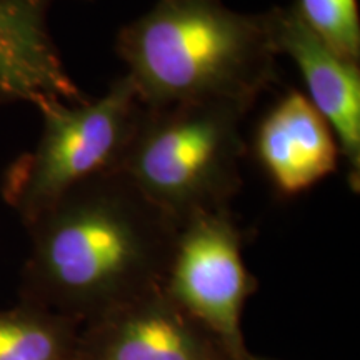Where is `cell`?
<instances>
[{"instance_id":"cell-1","label":"cell","mask_w":360,"mask_h":360,"mask_svg":"<svg viewBox=\"0 0 360 360\" xmlns=\"http://www.w3.org/2000/svg\"><path fill=\"white\" fill-rule=\"evenodd\" d=\"M27 229L19 300L84 327L162 289L179 227L110 172L72 187Z\"/></svg>"},{"instance_id":"cell-9","label":"cell","mask_w":360,"mask_h":360,"mask_svg":"<svg viewBox=\"0 0 360 360\" xmlns=\"http://www.w3.org/2000/svg\"><path fill=\"white\" fill-rule=\"evenodd\" d=\"M254 152L283 197L307 192L337 172L339 142L304 92L292 89L260 120Z\"/></svg>"},{"instance_id":"cell-5","label":"cell","mask_w":360,"mask_h":360,"mask_svg":"<svg viewBox=\"0 0 360 360\" xmlns=\"http://www.w3.org/2000/svg\"><path fill=\"white\" fill-rule=\"evenodd\" d=\"M244 232L231 209L179 225L162 290L219 342L231 360H249L242 314L259 282L247 269Z\"/></svg>"},{"instance_id":"cell-6","label":"cell","mask_w":360,"mask_h":360,"mask_svg":"<svg viewBox=\"0 0 360 360\" xmlns=\"http://www.w3.org/2000/svg\"><path fill=\"white\" fill-rule=\"evenodd\" d=\"M77 360H231L164 290L120 305L80 330Z\"/></svg>"},{"instance_id":"cell-3","label":"cell","mask_w":360,"mask_h":360,"mask_svg":"<svg viewBox=\"0 0 360 360\" xmlns=\"http://www.w3.org/2000/svg\"><path fill=\"white\" fill-rule=\"evenodd\" d=\"M247 114L225 102L143 105L117 172L177 227L197 214L231 209L244 182Z\"/></svg>"},{"instance_id":"cell-11","label":"cell","mask_w":360,"mask_h":360,"mask_svg":"<svg viewBox=\"0 0 360 360\" xmlns=\"http://www.w3.org/2000/svg\"><path fill=\"white\" fill-rule=\"evenodd\" d=\"M310 29L347 60L360 62V12L357 0H297Z\"/></svg>"},{"instance_id":"cell-7","label":"cell","mask_w":360,"mask_h":360,"mask_svg":"<svg viewBox=\"0 0 360 360\" xmlns=\"http://www.w3.org/2000/svg\"><path fill=\"white\" fill-rule=\"evenodd\" d=\"M269 34L278 56L294 60L302 74L309 101L339 142L347 164L350 191H360V64L332 51L305 24L295 4L265 11Z\"/></svg>"},{"instance_id":"cell-8","label":"cell","mask_w":360,"mask_h":360,"mask_svg":"<svg viewBox=\"0 0 360 360\" xmlns=\"http://www.w3.org/2000/svg\"><path fill=\"white\" fill-rule=\"evenodd\" d=\"M51 0H0V102L37 109L87 96L67 72L47 24Z\"/></svg>"},{"instance_id":"cell-4","label":"cell","mask_w":360,"mask_h":360,"mask_svg":"<svg viewBox=\"0 0 360 360\" xmlns=\"http://www.w3.org/2000/svg\"><path fill=\"white\" fill-rule=\"evenodd\" d=\"M142 107L125 74L102 97L40 109V141L8 165L0 191L25 227L77 184L119 170Z\"/></svg>"},{"instance_id":"cell-2","label":"cell","mask_w":360,"mask_h":360,"mask_svg":"<svg viewBox=\"0 0 360 360\" xmlns=\"http://www.w3.org/2000/svg\"><path fill=\"white\" fill-rule=\"evenodd\" d=\"M115 53L146 107L225 102L250 112L277 82L265 12L224 0H157L117 32Z\"/></svg>"},{"instance_id":"cell-10","label":"cell","mask_w":360,"mask_h":360,"mask_svg":"<svg viewBox=\"0 0 360 360\" xmlns=\"http://www.w3.org/2000/svg\"><path fill=\"white\" fill-rule=\"evenodd\" d=\"M82 327L24 302L0 310V360H77Z\"/></svg>"},{"instance_id":"cell-12","label":"cell","mask_w":360,"mask_h":360,"mask_svg":"<svg viewBox=\"0 0 360 360\" xmlns=\"http://www.w3.org/2000/svg\"><path fill=\"white\" fill-rule=\"evenodd\" d=\"M249 360H276V359H267V357H257V355H254L252 354L250 357H249Z\"/></svg>"}]
</instances>
